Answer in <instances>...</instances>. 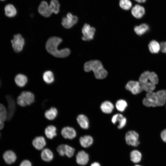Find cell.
<instances>
[{
    "label": "cell",
    "mask_w": 166,
    "mask_h": 166,
    "mask_svg": "<svg viewBox=\"0 0 166 166\" xmlns=\"http://www.w3.org/2000/svg\"><path fill=\"white\" fill-rule=\"evenodd\" d=\"M143 104L147 107H162L166 103V89L146 93L142 100Z\"/></svg>",
    "instance_id": "cell-1"
},
{
    "label": "cell",
    "mask_w": 166,
    "mask_h": 166,
    "mask_svg": "<svg viewBox=\"0 0 166 166\" xmlns=\"http://www.w3.org/2000/svg\"><path fill=\"white\" fill-rule=\"evenodd\" d=\"M138 81L143 91L148 93L154 91L155 89L159 79L155 72L146 71L140 75Z\"/></svg>",
    "instance_id": "cell-2"
},
{
    "label": "cell",
    "mask_w": 166,
    "mask_h": 166,
    "mask_svg": "<svg viewBox=\"0 0 166 166\" xmlns=\"http://www.w3.org/2000/svg\"><path fill=\"white\" fill-rule=\"evenodd\" d=\"M62 39L57 37H53L49 38L46 44L47 51L55 57L64 58L68 57L70 53V49L67 48L58 49V47L61 42Z\"/></svg>",
    "instance_id": "cell-3"
},
{
    "label": "cell",
    "mask_w": 166,
    "mask_h": 166,
    "mask_svg": "<svg viewBox=\"0 0 166 166\" xmlns=\"http://www.w3.org/2000/svg\"><path fill=\"white\" fill-rule=\"evenodd\" d=\"M85 72L93 71L95 77L97 79H103L105 78L108 72L104 68L101 62L98 60H93L86 62L84 66Z\"/></svg>",
    "instance_id": "cell-4"
},
{
    "label": "cell",
    "mask_w": 166,
    "mask_h": 166,
    "mask_svg": "<svg viewBox=\"0 0 166 166\" xmlns=\"http://www.w3.org/2000/svg\"><path fill=\"white\" fill-rule=\"evenodd\" d=\"M35 101V96L31 92L24 91L21 92L18 97L17 103L22 107L29 106L33 104Z\"/></svg>",
    "instance_id": "cell-5"
},
{
    "label": "cell",
    "mask_w": 166,
    "mask_h": 166,
    "mask_svg": "<svg viewBox=\"0 0 166 166\" xmlns=\"http://www.w3.org/2000/svg\"><path fill=\"white\" fill-rule=\"evenodd\" d=\"M125 139L126 144L129 145L137 147L140 143L139 140V135L134 130L127 132L125 135Z\"/></svg>",
    "instance_id": "cell-6"
},
{
    "label": "cell",
    "mask_w": 166,
    "mask_h": 166,
    "mask_svg": "<svg viewBox=\"0 0 166 166\" xmlns=\"http://www.w3.org/2000/svg\"><path fill=\"white\" fill-rule=\"evenodd\" d=\"M95 31L96 29L94 27L91 26L87 23L85 24L82 29L83 34L82 40L85 41L92 40L93 38Z\"/></svg>",
    "instance_id": "cell-7"
},
{
    "label": "cell",
    "mask_w": 166,
    "mask_h": 166,
    "mask_svg": "<svg viewBox=\"0 0 166 166\" xmlns=\"http://www.w3.org/2000/svg\"><path fill=\"white\" fill-rule=\"evenodd\" d=\"M78 21V18L77 16L69 12L67 14L66 17L62 18L61 24L64 28L69 29L76 24Z\"/></svg>",
    "instance_id": "cell-8"
},
{
    "label": "cell",
    "mask_w": 166,
    "mask_h": 166,
    "mask_svg": "<svg viewBox=\"0 0 166 166\" xmlns=\"http://www.w3.org/2000/svg\"><path fill=\"white\" fill-rule=\"evenodd\" d=\"M12 47L16 52H21L22 49L25 41L24 38L20 34H15L14 38L11 40Z\"/></svg>",
    "instance_id": "cell-9"
},
{
    "label": "cell",
    "mask_w": 166,
    "mask_h": 166,
    "mask_svg": "<svg viewBox=\"0 0 166 166\" xmlns=\"http://www.w3.org/2000/svg\"><path fill=\"white\" fill-rule=\"evenodd\" d=\"M125 88L127 90L134 95L140 93L143 91L138 81L131 80L128 81L126 84Z\"/></svg>",
    "instance_id": "cell-10"
},
{
    "label": "cell",
    "mask_w": 166,
    "mask_h": 166,
    "mask_svg": "<svg viewBox=\"0 0 166 166\" xmlns=\"http://www.w3.org/2000/svg\"><path fill=\"white\" fill-rule=\"evenodd\" d=\"M6 98L8 103L7 120L9 121L12 118L15 112L16 103L14 100L10 95H6Z\"/></svg>",
    "instance_id": "cell-11"
},
{
    "label": "cell",
    "mask_w": 166,
    "mask_h": 166,
    "mask_svg": "<svg viewBox=\"0 0 166 166\" xmlns=\"http://www.w3.org/2000/svg\"><path fill=\"white\" fill-rule=\"evenodd\" d=\"M38 11L41 15L45 17H49L52 14L49 4L46 1L44 0L41 1L39 4Z\"/></svg>",
    "instance_id": "cell-12"
},
{
    "label": "cell",
    "mask_w": 166,
    "mask_h": 166,
    "mask_svg": "<svg viewBox=\"0 0 166 166\" xmlns=\"http://www.w3.org/2000/svg\"><path fill=\"white\" fill-rule=\"evenodd\" d=\"M61 133L62 136L65 139H73L77 135L76 130L73 127L66 126L62 128Z\"/></svg>",
    "instance_id": "cell-13"
},
{
    "label": "cell",
    "mask_w": 166,
    "mask_h": 166,
    "mask_svg": "<svg viewBox=\"0 0 166 166\" xmlns=\"http://www.w3.org/2000/svg\"><path fill=\"white\" fill-rule=\"evenodd\" d=\"M132 15L137 19H140L144 15L145 13L144 7L139 4H136L132 6L131 9Z\"/></svg>",
    "instance_id": "cell-14"
},
{
    "label": "cell",
    "mask_w": 166,
    "mask_h": 166,
    "mask_svg": "<svg viewBox=\"0 0 166 166\" xmlns=\"http://www.w3.org/2000/svg\"><path fill=\"white\" fill-rule=\"evenodd\" d=\"M111 121L114 124L118 122L117 128L121 129L125 126L127 122V119L122 114L117 113L113 116L111 119Z\"/></svg>",
    "instance_id": "cell-15"
},
{
    "label": "cell",
    "mask_w": 166,
    "mask_h": 166,
    "mask_svg": "<svg viewBox=\"0 0 166 166\" xmlns=\"http://www.w3.org/2000/svg\"><path fill=\"white\" fill-rule=\"evenodd\" d=\"M89 160L88 154L84 151H79L76 156V161L79 165L84 166L87 164Z\"/></svg>",
    "instance_id": "cell-16"
},
{
    "label": "cell",
    "mask_w": 166,
    "mask_h": 166,
    "mask_svg": "<svg viewBox=\"0 0 166 166\" xmlns=\"http://www.w3.org/2000/svg\"><path fill=\"white\" fill-rule=\"evenodd\" d=\"M58 114L57 109L55 107L52 106L47 109L44 112V116L46 119L52 121L55 119Z\"/></svg>",
    "instance_id": "cell-17"
},
{
    "label": "cell",
    "mask_w": 166,
    "mask_h": 166,
    "mask_svg": "<svg viewBox=\"0 0 166 166\" xmlns=\"http://www.w3.org/2000/svg\"><path fill=\"white\" fill-rule=\"evenodd\" d=\"M32 143L34 148L38 150L43 149L46 144L45 138L42 136L36 137L33 140Z\"/></svg>",
    "instance_id": "cell-18"
},
{
    "label": "cell",
    "mask_w": 166,
    "mask_h": 166,
    "mask_svg": "<svg viewBox=\"0 0 166 166\" xmlns=\"http://www.w3.org/2000/svg\"><path fill=\"white\" fill-rule=\"evenodd\" d=\"M57 130L56 126L53 124H49L45 128L44 133L48 138L52 139L57 135Z\"/></svg>",
    "instance_id": "cell-19"
},
{
    "label": "cell",
    "mask_w": 166,
    "mask_h": 166,
    "mask_svg": "<svg viewBox=\"0 0 166 166\" xmlns=\"http://www.w3.org/2000/svg\"><path fill=\"white\" fill-rule=\"evenodd\" d=\"M3 157L5 162L8 164L14 163L16 160V156L14 152L11 150H8L4 153Z\"/></svg>",
    "instance_id": "cell-20"
},
{
    "label": "cell",
    "mask_w": 166,
    "mask_h": 166,
    "mask_svg": "<svg viewBox=\"0 0 166 166\" xmlns=\"http://www.w3.org/2000/svg\"><path fill=\"white\" fill-rule=\"evenodd\" d=\"M76 120L80 127L84 129H87L89 127V121L85 115L81 114L78 115Z\"/></svg>",
    "instance_id": "cell-21"
},
{
    "label": "cell",
    "mask_w": 166,
    "mask_h": 166,
    "mask_svg": "<svg viewBox=\"0 0 166 166\" xmlns=\"http://www.w3.org/2000/svg\"><path fill=\"white\" fill-rule=\"evenodd\" d=\"M15 82L16 85L20 87L25 86L28 82V78L25 75L22 74H18L15 77Z\"/></svg>",
    "instance_id": "cell-22"
},
{
    "label": "cell",
    "mask_w": 166,
    "mask_h": 166,
    "mask_svg": "<svg viewBox=\"0 0 166 166\" xmlns=\"http://www.w3.org/2000/svg\"><path fill=\"white\" fill-rule=\"evenodd\" d=\"M93 142V137L89 135H85L81 137L79 139L81 145L85 148H88L91 146Z\"/></svg>",
    "instance_id": "cell-23"
},
{
    "label": "cell",
    "mask_w": 166,
    "mask_h": 166,
    "mask_svg": "<svg viewBox=\"0 0 166 166\" xmlns=\"http://www.w3.org/2000/svg\"><path fill=\"white\" fill-rule=\"evenodd\" d=\"M148 48L150 52L153 54L158 53L161 50L160 44L154 40L150 42L148 45Z\"/></svg>",
    "instance_id": "cell-24"
},
{
    "label": "cell",
    "mask_w": 166,
    "mask_h": 166,
    "mask_svg": "<svg viewBox=\"0 0 166 166\" xmlns=\"http://www.w3.org/2000/svg\"><path fill=\"white\" fill-rule=\"evenodd\" d=\"M113 104L109 101H105L102 103L100 108L102 111L106 114L111 113L114 109Z\"/></svg>",
    "instance_id": "cell-25"
},
{
    "label": "cell",
    "mask_w": 166,
    "mask_h": 166,
    "mask_svg": "<svg viewBox=\"0 0 166 166\" xmlns=\"http://www.w3.org/2000/svg\"><path fill=\"white\" fill-rule=\"evenodd\" d=\"M118 6L120 9L125 11L131 10L133 6L131 0H118Z\"/></svg>",
    "instance_id": "cell-26"
},
{
    "label": "cell",
    "mask_w": 166,
    "mask_h": 166,
    "mask_svg": "<svg viewBox=\"0 0 166 166\" xmlns=\"http://www.w3.org/2000/svg\"><path fill=\"white\" fill-rule=\"evenodd\" d=\"M149 29V26L145 23H142L135 26L134 29L135 33L139 36L142 35L147 32Z\"/></svg>",
    "instance_id": "cell-27"
},
{
    "label": "cell",
    "mask_w": 166,
    "mask_h": 166,
    "mask_svg": "<svg viewBox=\"0 0 166 166\" xmlns=\"http://www.w3.org/2000/svg\"><path fill=\"white\" fill-rule=\"evenodd\" d=\"M130 156L131 161L134 163H137L141 161L142 156L139 151L134 150L130 152Z\"/></svg>",
    "instance_id": "cell-28"
},
{
    "label": "cell",
    "mask_w": 166,
    "mask_h": 166,
    "mask_svg": "<svg viewBox=\"0 0 166 166\" xmlns=\"http://www.w3.org/2000/svg\"><path fill=\"white\" fill-rule=\"evenodd\" d=\"M53 156V154L52 151L47 148L44 149L41 153L42 159L46 162H49L52 160Z\"/></svg>",
    "instance_id": "cell-29"
},
{
    "label": "cell",
    "mask_w": 166,
    "mask_h": 166,
    "mask_svg": "<svg viewBox=\"0 0 166 166\" xmlns=\"http://www.w3.org/2000/svg\"><path fill=\"white\" fill-rule=\"evenodd\" d=\"M42 78L44 81L47 84H50L54 81V77L53 72L50 71H46L43 74Z\"/></svg>",
    "instance_id": "cell-30"
},
{
    "label": "cell",
    "mask_w": 166,
    "mask_h": 166,
    "mask_svg": "<svg viewBox=\"0 0 166 166\" xmlns=\"http://www.w3.org/2000/svg\"><path fill=\"white\" fill-rule=\"evenodd\" d=\"M4 10L6 15L9 17H14L16 14V9L11 4H8L6 5Z\"/></svg>",
    "instance_id": "cell-31"
},
{
    "label": "cell",
    "mask_w": 166,
    "mask_h": 166,
    "mask_svg": "<svg viewBox=\"0 0 166 166\" xmlns=\"http://www.w3.org/2000/svg\"><path fill=\"white\" fill-rule=\"evenodd\" d=\"M49 5L52 13L56 14L58 13L60 11V5L58 0H51Z\"/></svg>",
    "instance_id": "cell-32"
},
{
    "label": "cell",
    "mask_w": 166,
    "mask_h": 166,
    "mask_svg": "<svg viewBox=\"0 0 166 166\" xmlns=\"http://www.w3.org/2000/svg\"><path fill=\"white\" fill-rule=\"evenodd\" d=\"M127 103L124 100L120 99L118 100L116 103V107L119 111L123 112L127 106Z\"/></svg>",
    "instance_id": "cell-33"
},
{
    "label": "cell",
    "mask_w": 166,
    "mask_h": 166,
    "mask_svg": "<svg viewBox=\"0 0 166 166\" xmlns=\"http://www.w3.org/2000/svg\"><path fill=\"white\" fill-rule=\"evenodd\" d=\"M7 111L4 105L0 103V118L3 122L7 120Z\"/></svg>",
    "instance_id": "cell-34"
},
{
    "label": "cell",
    "mask_w": 166,
    "mask_h": 166,
    "mask_svg": "<svg viewBox=\"0 0 166 166\" xmlns=\"http://www.w3.org/2000/svg\"><path fill=\"white\" fill-rule=\"evenodd\" d=\"M75 149L71 146L65 144V155L69 157H72L73 155Z\"/></svg>",
    "instance_id": "cell-35"
},
{
    "label": "cell",
    "mask_w": 166,
    "mask_h": 166,
    "mask_svg": "<svg viewBox=\"0 0 166 166\" xmlns=\"http://www.w3.org/2000/svg\"><path fill=\"white\" fill-rule=\"evenodd\" d=\"M65 144H61L57 148V151L60 155L61 156H63L65 155Z\"/></svg>",
    "instance_id": "cell-36"
},
{
    "label": "cell",
    "mask_w": 166,
    "mask_h": 166,
    "mask_svg": "<svg viewBox=\"0 0 166 166\" xmlns=\"http://www.w3.org/2000/svg\"><path fill=\"white\" fill-rule=\"evenodd\" d=\"M160 136L162 140L166 143V128L164 129L161 132Z\"/></svg>",
    "instance_id": "cell-37"
},
{
    "label": "cell",
    "mask_w": 166,
    "mask_h": 166,
    "mask_svg": "<svg viewBox=\"0 0 166 166\" xmlns=\"http://www.w3.org/2000/svg\"><path fill=\"white\" fill-rule=\"evenodd\" d=\"M160 44L161 47L160 51L162 53H166V41L162 42Z\"/></svg>",
    "instance_id": "cell-38"
},
{
    "label": "cell",
    "mask_w": 166,
    "mask_h": 166,
    "mask_svg": "<svg viewBox=\"0 0 166 166\" xmlns=\"http://www.w3.org/2000/svg\"><path fill=\"white\" fill-rule=\"evenodd\" d=\"M19 166H32V164L30 161L25 160L21 163Z\"/></svg>",
    "instance_id": "cell-39"
},
{
    "label": "cell",
    "mask_w": 166,
    "mask_h": 166,
    "mask_svg": "<svg viewBox=\"0 0 166 166\" xmlns=\"http://www.w3.org/2000/svg\"><path fill=\"white\" fill-rule=\"evenodd\" d=\"M4 122L0 118V130L2 129L4 126Z\"/></svg>",
    "instance_id": "cell-40"
},
{
    "label": "cell",
    "mask_w": 166,
    "mask_h": 166,
    "mask_svg": "<svg viewBox=\"0 0 166 166\" xmlns=\"http://www.w3.org/2000/svg\"><path fill=\"white\" fill-rule=\"evenodd\" d=\"M90 166H101V165L98 162H95L92 163Z\"/></svg>",
    "instance_id": "cell-41"
},
{
    "label": "cell",
    "mask_w": 166,
    "mask_h": 166,
    "mask_svg": "<svg viewBox=\"0 0 166 166\" xmlns=\"http://www.w3.org/2000/svg\"><path fill=\"white\" fill-rule=\"evenodd\" d=\"M135 2L139 3H142L144 2L146 0H134Z\"/></svg>",
    "instance_id": "cell-42"
},
{
    "label": "cell",
    "mask_w": 166,
    "mask_h": 166,
    "mask_svg": "<svg viewBox=\"0 0 166 166\" xmlns=\"http://www.w3.org/2000/svg\"><path fill=\"white\" fill-rule=\"evenodd\" d=\"M134 166H142L140 165H138V164H136V165H134Z\"/></svg>",
    "instance_id": "cell-43"
},
{
    "label": "cell",
    "mask_w": 166,
    "mask_h": 166,
    "mask_svg": "<svg viewBox=\"0 0 166 166\" xmlns=\"http://www.w3.org/2000/svg\"><path fill=\"white\" fill-rule=\"evenodd\" d=\"M1 0V1H4L5 0Z\"/></svg>",
    "instance_id": "cell-44"
},
{
    "label": "cell",
    "mask_w": 166,
    "mask_h": 166,
    "mask_svg": "<svg viewBox=\"0 0 166 166\" xmlns=\"http://www.w3.org/2000/svg\"></svg>",
    "instance_id": "cell-45"
}]
</instances>
